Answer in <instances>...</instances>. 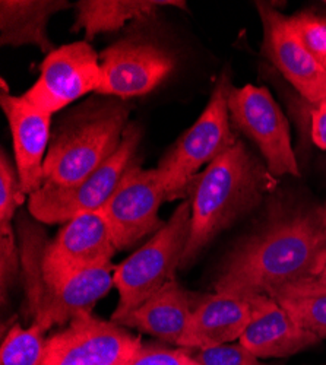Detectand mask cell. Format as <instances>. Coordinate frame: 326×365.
<instances>
[{
    "mask_svg": "<svg viewBox=\"0 0 326 365\" xmlns=\"http://www.w3.org/2000/svg\"><path fill=\"white\" fill-rule=\"evenodd\" d=\"M305 330L326 339V281L309 278L272 289L270 294Z\"/></svg>",
    "mask_w": 326,
    "mask_h": 365,
    "instance_id": "7402d4cb",
    "label": "cell"
},
{
    "mask_svg": "<svg viewBox=\"0 0 326 365\" xmlns=\"http://www.w3.org/2000/svg\"><path fill=\"white\" fill-rule=\"evenodd\" d=\"M25 193L21 186L19 174L15 171L14 164L2 150L0 157V234H11L12 218L16 209L24 203Z\"/></svg>",
    "mask_w": 326,
    "mask_h": 365,
    "instance_id": "cb8c5ba5",
    "label": "cell"
},
{
    "mask_svg": "<svg viewBox=\"0 0 326 365\" xmlns=\"http://www.w3.org/2000/svg\"><path fill=\"white\" fill-rule=\"evenodd\" d=\"M190 224L192 205L186 200L175 207L168 221L141 249L114 267L118 304L111 322L122 319L174 279L188 246Z\"/></svg>",
    "mask_w": 326,
    "mask_h": 365,
    "instance_id": "277c9868",
    "label": "cell"
},
{
    "mask_svg": "<svg viewBox=\"0 0 326 365\" xmlns=\"http://www.w3.org/2000/svg\"><path fill=\"white\" fill-rule=\"evenodd\" d=\"M69 6L65 0H2L0 43L12 47L33 44L49 56L56 47L47 36V22Z\"/></svg>",
    "mask_w": 326,
    "mask_h": 365,
    "instance_id": "d6986e66",
    "label": "cell"
},
{
    "mask_svg": "<svg viewBox=\"0 0 326 365\" xmlns=\"http://www.w3.org/2000/svg\"><path fill=\"white\" fill-rule=\"evenodd\" d=\"M0 273H2V301L5 302L8 291L22 279L21 253L14 232L0 234Z\"/></svg>",
    "mask_w": 326,
    "mask_h": 365,
    "instance_id": "83f0119b",
    "label": "cell"
},
{
    "mask_svg": "<svg viewBox=\"0 0 326 365\" xmlns=\"http://www.w3.org/2000/svg\"><path fill=\"white\" fill-rule=\"evenodd\" d=\"M131 106L121 98H94L66 114L54 132L43 167V186L72 187L118 149Z\"/></svg>",
    "mask_w": 326,
    "mask_h": 365,
    "instance_id": "3957f363",
    "label": "cell"
},
{
    "mask_svg": "<svg viewBox=\"0 0 326 365\" xmlns=\"http://www.w3.org/2000/svg\"><path fill=\"white\" fill-rule=\"evenodd\" d=\"M186 8L182 0H81L76 4V18L72 33L85 31L86 43L96 36L113 33L129 21L148 19L161 8Z\"/></svg>",
    "mask_w": 326,
    "mask_h": 365,
    "instance_id": "ffe728a7",
    "label": "cell"
},
{
    "mask_svg": "<svg viewBox=\"0 0 326 365\" xmlns=\"http://www.w3.org/2000/svg\"><path fill=\"white\" fill-rule=\"evenodd\" d=\"M98 96L141 97L154 91L175 66L174 56L161 44L143 37L123 38L100 54Z\"/></svg>",
    "mask_w": 326,
    "mask_h": 365,
    "instance_id": "30bf717a",
    "label": "cell"
},
{
    "mask_svg": "<svg viewBox=\"0 0 326 365\" xmlns=\"http://www.w3.org/2000/svg\"><path fill=\"white\" fill-rule=\"evenodd\" d=\"M252 307L250 322L239 342L259 359L287 358L320 342L305 330L270 295L246 297Z\"/></svg>",
    "mask_w": 326,
    "mask_h": 365,
    "instance_id": "9a60e30c",
    "label": "cell"
},
{
    "mask_svg": "<svg viewBox=\"0 0 326 365\" xmlns=\"http://www.w3.org/2000/svg\"><path fill=\"white\" fill-rule=\"evenodd\" d=\"M193 299L195 294L173 279L114 323L179 346L192 316Z\"/></svg>",
    "mask_w": 326,
    "mask_h": 365,
    "instance_id": "e0dca14e",
    "label": "cell"
},
{
    "mask_svg": "<svg viewBox=\"0 0 326 365\" xmlns=\"http://www.w3.org/2000/svg\"><path fill=\"white\" fill-rule=\"evenodd\" d=\"M326 266V206L303 199H272L263 217L224 259L215 292L270 294L317 278Z\"/></svg>",
    "mask_w": 326,
    "mask_h": 365,
    "instance_id": "6da1fadb",
    "label": "cell"
},
{
    "mask_svg": "<svg viewBox=\"0 0 326 365\" xmlns=\"http://www.w3.org/2000/svg\"><path fill=\"white\" fill-rule=\"evenodd\" d=\"M189 352L200 365H272L259 359L240 342L189 349Z\"/></svg>",
    "mask_w": 326,
    "mask_h": 365,
    "instance_id": "484cf974",
    "label": "cell"
},
{
    "mask_svg": "<svg viewBox=\"0 0 326 365\" xmlns=\"http://www.w3.org/2000/svg\"><path fill=\"white\" fill-rule=\"evenodd\" d=\"M252 317L248 298L230 294L195 295L192 316L179 346L200 349L239 341Z\"/></svg>",
    "mask_w": 326,
    "mask_h": 365,
    "instance_id": "2e32d148",
    "label": "cell"
},
{
    "mask_svg": "<svg viewBox=\"0 0 326 365\" xmlns=\"http://www.w3.org/2000/svg\"><path fill=\"white\" fill-rule=\"evenodd\" d=\"M320 279H323V281H326V266H325V269L322 270V273H320V277H319Z\"/></svg>",
    "mask_w": 326,
    "mask_h": 365,
    "instance_id": "f546056e",
    "label": "cell"
},
{
    "mask_svg": "<svg viewBox=\"0 0 326 365\" xmlns=\"http://www.w3.org/2000/svg\"><path fill=\"white\" fill-rule=\"evenodd\" d=\"M233 88L230 75L224 73L196 123L175 142L160 161L157 170L164 185L167 200L183 196L196 171L211 164L235 142L231 132L228 97Z\"/></svg>",
    "mask_w": 326,
    "mask_h": 365,
    "instance_id": "5b68a950",
    "label": "cell"
},
{
    "mask_svg": "<svg viewBox=\"0 0 326 365\" xmlns=\"http://www.w3.org/2000/svg\"><path fill=\"white\" fill-rule=\"evenodd\" d=\"M40 224L36 218H29L25 212H21L16 220L22 266L21 281L25 288L26 312L33 319V323L41 319L49 299V287L43 272V260L49 241Z\"/></svg>",
    "mask_w": 326,
    "mask_h": 365,
    "instance_id": "44dd1931",
    "label": "cell"
},
{
    "mask_svg": "<svg viewBox=\"0 0 326 365\" xmlns=\"http://www.w3.org/2000/svg\"><path fill=\"white\" fill-rule=\"evenodd\" d=\"M2 106L12 132L16 168L25 195H33L43 186V167L50 145L51 115L29 103L24 96H11L2 81Z\"/></svg>",
    "mask_w": 326,
    "mask_h": 365,
    "instance_id": "5bb4252c",
    "label": "cell"
},
{
    "mask_svg": "<svg viewBox=\"0 0 326 365\" xmlns=\"http://www.w3.org/2000/svg\"><path fill=\"white\" fill-rule=\"evenodd\" d=\"M263 26V53L295 91L313 106L326 101V71L309 53L290 18L270 4H256Z\"/></svg>",
    "mask_w": 326,
    "mask_h": 365,
    "instance_id": "4fadbf2b",
    "label": "cell"
},
{
    "mask_svg": "<svg viewBox=\"0 0 326 365\" xmlns=\"http://www.w3.org/2000/svg\"><path fill=\"white\" fill-rule=\"evenodd\" d=\"M114 264L107 263L85 269L50 292L46 312L36 322L50 330L53 326L69 324L85 313H93V307L114 287Z\"/></svg>",
    "mask_w": 326,
    "mask_h": 365,
    "instance_id": "ac0fdd59",
    "label": "cell"
},
{
    "mask_svg": "<svg viewBox=\"0 0 326 365\" xmlns=\"http://www.w3.org/2000/svg\"><path fill=\"white\" fill-rule=\"evenodd\" d=\"M100 85V56L90 43L81 41L46 56L39 81L24 97L40 110L54 114L93 91L97 93Z\"/></svg>",
    "mask_w": 326,
    "mask_h": 365,
    "instance_id": "8fae6325",
    "label": "cell"
},
{
    "mask_svg": "<svg viewBox=\"0 0 326 365\" xmlns=\"http://www.w3.org/2000/svg\"><path fill=\"white\" fill-rule=\"evenodd\" d=\"M230 120L259 148L266 168L280 175H300L291 146L290 125L271 93L263 86L231 88L228 97Z\"/></svg>",
    "mask_w": 326,
    "mask_h": 365,
    "instance_id": "52a82bcc",
    "label": "cell"
},
{
    "mask_svg": "<svg viewBox=\"0 0 326 365\" xmlns=\"http://www.w3.org/2000/svg\"><path fill=\"white\" fill-rule=\"evenodd\" d=\"M125 365H200L188 348H173L161 342H146Z\"/></svg>",
    "mask_w": 326,
    "mask_h": 365,
    "instance_id": "4316f807",
    "label": "cell"
},
{
    "mask_svg": "<svg viewBox=\"0 0 326 365\" xmlns=\"http://www.w3.org/2000/svg\"><path fill=\"white\" fill-rule=\"evenodd\" d=\"M44 333V329L37 323L28 327L12 326L2 342L0 365H41Z\"/></svg>",
    "mask_w": 326,
    "mask_h": 365,
    "instance_id": "603a6c76",
    "label": "cell"
},
{
    "mask_svg": "<svg viewBox=\"0 0 326 365\" xmlns=\"http://www.w3.org/2000/svg\"><path fill=\"white\" fill-rule=\"evenodd\" d=\"M116 252L110 228L100 212H88L68 221L46 247L43 272L49 297L76 273L111 263Z\"/></svg>",
    "mask_w": 326,
    "mask_h": 365,
    "instance_id": "7c38bea8",
    "label": "cell"
},
{
    "mask_svg": "<svg viewBox=\"0 0 326 365\" xmlns=\"http://www.w3.org/2000/svg\"><path fill=\"white\" fill-rule=\"evenodd\" d=\"M142 344L126 327L85 313L46 339L41 365H125Z\"/></svg>",
    "mask_w": 326,
    "mask_h": 365,
    "instance_id": "ba28073f",
    "label": "cell"
},
{
    "mask_svg": "<svg viewBox=\"0 0 326 365\" xmlns=\"http://www.w3.org/2000/svg\"><path fill=\"white\" fill-rule=\"evenodd\" d=\"M164 200L167 193L158 170H143L139 164H132L113 196L98 210L117 252L131 249L165 224L158 217Z\"/></svg>",
    "mask_w": 326,
    "mask_h": 365,
    "instance_id": "9c48e42d",
    "label": "cell"
},
{
    "mask_svg": "<svg viewBox=\"0 0 326 365\" xmlns=\"http://www.w3.org/2000/svg\"><path fill=\"white\" fill-rule=\"evenodd\" d=\"M277 186L275 177L237 140L189 182L192 224L180 269L223 231L248 215Z\"/></svg>",
    "mask_w": 326,
    "mask_h": 365,
    "instance_id": "7a4b0ae2",
    "label": "cell"
},
{
    "mask_svg": "<svg viewBox=\"0 0 326 365\" xmlns=\"http://www.w3.org/2000/svg\"><path fill=\"white\" fill-rule=\"evenodd\" d=\"M310 138L316 146L326 150V101L315 106L310 120Z\"/></svg>",
    "mask_w": 326,
    "mask_h": 365,
    "instance_id": "f1b7e54d",
    "label": "cell"
},
{
    "mask_svg": "<svg viewBox=\"0 0 326 365\" xmlns=\"http://www.w3.org/2000/svg\"><path fill=\"white\" fill-rule=\"evenodd\" d=\"M139 140V128L129 123L121 146L101 167L72 187L41 186L29 195L28 212L41 224H66L82 214L98 212L135 164Z\"/></svg>",
    "mask_w": 326,
    "mask_h": 365,
    "instance_id": "8992f818",
    "label": "cell"
},
{
    "mask_svg": "<svg viewBox=\"0 0 326 365\" xmlns=\"http://www.w3.org/2000/svg\"><path fill=\"white\" fill-rule=\"evenodd\" d=\"M290 22L305 47L326 71V15L300 12L290 16Z\"/></svg>",
    "mask_w": 326,
    "mask_h": 365,
    "instance_id": "d4e9b609",
    "label": "cell"
}]
</instances>
